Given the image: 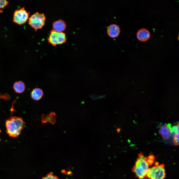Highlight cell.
Returning a JSON list of instances; mask_svg holds the SVG:
<instances>
[{
	"label": "cell",
	"instance_id": "cell-1",
	"mask_svg": "<svg viewBox=\"0 0 179 179\" xmlns=\"http://www.w3.org/2000/svg\"><path fill=\"white\" fill-rule=\"evenodd\" d=\"M6 132L11 137L18 136L25 125V122L20 117L12 116L5 121Z\"/></svg>",
	"mask_w": 179,
	"mask_h": 179
},
{
	"label": "cell",
	"instance_id": "cell-2",
	"mask_svg": "<svg viewBox=\"0 0 179 179\" xmlns=\"http://www.w3.org/2000/svg\"><path fill=\"white\" fill-rule=\"evenodd\" d=\"M138 156L132 170L139 179H143L146 176L149 165L146 161L147 157L144 156L142 152L138 154Z\"/></svg>",
	"mask_w": 179,
	"mask_h": 179
},
{
	"label": "cell",
	"instance_id": "cell-3",
	"mask_svg": "<svg viewBox=\"0 0 179 179\" xmlns=\"http://www.w3.org/2000/svg\"><path fill=\"white\" fill-rule=\"evenodd\" d=\"M164 167V164H162L149 168L146 177L149 179H164L166 173Z\"/></svg>",
	"mask_w": 179,
	"mask_h": 179
},
{
	"label": "cell",
	"instance_id": "cell-4",
	"mask_svg": "<svg viewBox=\"0 0 179 179\" xmlns=\"http://www.w3.org/2000/svg\"><path fill=\"white\" fill-rule=\"evenodd\" d=\"M46 18L44 14L37 12L29 18L28 22L30 26L35 31L41 29L44 26Z\"/></svg>",
	"mask_w": 179,
	"mask_h": 179
},
{
	"label": "cell",
	"instance_id": "cell-5",
	"mask_svg": "<svg viewBox=\"0 0 179 179\" xmlns=\"http://www.w3.org/2000/svg\"><path fill=\"white\" fill-rule=\"evenodd\" d=\"M47 40L49 44L53 46H56L65 43L67 37L64 32H58L53 30L51 31Z\"/></svg>",
	"mask_w": 179,
	"mask_h": 179
},
{
	"label": "cell",
	"instance_id": "cell-6",
	"mask_svg": "<svg viewBox=\"0 0 179 179\" xmlns=\"http://www.w3.org/2000/svg\"><path fill=\"white\" fill-rule=\"evenodd\" d=\"M29 13L25 10L24 7L15 10L13 14V22L19 25L25 24L28 19Z\"/></svg>",
	"mask_w": 179,
	"mask_h": 179
},
{
	"label": "cell",
	"instance_id": "cell-7",
	"mask_svg": "<svg viewBox=\"0 0 179 179\" xmlns=\"http://www.w3.org/2000/svg\"><path fill=\"white\" fill-rule=\"evenodd\" d=\"M107 32L110 37L113 38H115L118 37L119 35L120 29L117 24H111L108 27Z\"/></svg>",
	"mask_w": 179,
	"mask_h": 179
},
{
	"label": "cell",
	"instance_id": "cell-8",
	"mask_svg": "<svg viewBox=\"0 0 179 179\" xmlns=\"http://www.w3.org/2000/svg\"><path fill=\"white\" fill-rule=\"evenodd\" d=\"M136 37L137 39L141 42H145L148 40L150 37V33L147 29L142 28L137 32Z\"/></svg>",
	"mask_w": 179,
	"mask_h": 179
},
{
	"label": "cell",
	"instance_id": "cell-9",
	"mask_svg": "<svg viewBox=\"0 0 179 179\" xmlns=\"http://www.w3.org/2000/svg\"><path fill=\"white\" fill-rule=\"evenodd\" d=\"M171 126L170 124L167 125H163L159 130V133L164 139H168L170 137L171 133Z\"/></svg>",
	"mask_w": 179,
	"mask_h": 179
},
{
	"label": "cell",
	"instance_id": "cell-10",
	"mask_svg": "<svg viewBox=\"0 0 179 179\" xmlns=\"http://www.w3.org/2000/svg\"><path fill=\"white\" fill-rule=\"evenodd\" d=\"M56 115L55 113L53 112H50L48 114H43L41 116L42 123L49 122L52 124H54L56 122Z\"/></svg>",
	"mask_w": 179,
	"mask_h": 179
},
{
	"label": "cell",
	"instance_id": "cell-11",
	"mask_svg": "<svg viewBox=\"0 0 179 179\" xmlns=\"http://www.w3.org/2000/svg\"><path fill=\"white\" fill-rule=\"evenodd\" d=\"M53 30L58 32H62L65 29L66 25L63 20H59L54 22L53 24Z\"/></svg>",
	"mask_w": 179,
	"mask_h": 179
},
{
	"label": "cell",
	"instance_id": "cell-12",
	"mask_svg": "<svg viewBox=\"0 0 179 179\" xmlns=\"http://www.w3.org/2000/svg\"><path fill=\"white\" fill-rule=\"evenodd\" d=\"M44 92L43 90L39 88H36L32 91L31 96L32 98L35 101L41 99L43 96Z\"/></svg>",
	"mask_w": 179,
	"mask_h": 179
},
{
	"label": "cell",
	"instance_id": "cell-13",
	"mask_svg": "<svg viewBox=\"0 0 179 179\" xmlns=\"http://www.w3.org/2000/svg\"><path fill=\"white\" fill-rule=\"evenodd\" d=\"M15 91L16 93H23L26 89L25 85L22 81H18L15 82L13 86Z\"/></svg>",
	"mask_w": 179,
	"mask_h": 179
},
{
	"label": "cell",
	"instance_id": "cell-14",
	"mask_svg": "<svg viewBox=\"0 0 179 179\" xmlns=\"http://www.w3.org/2000/svg\"><path fill=\"white\" fill-rule=\"evenodd\" d=\"M42 179H59L58 177L54 175L52 173H48L45 176L43 177Z\"/></svg>",
	"mask_w": 179,
	"mask_h": 179
},
{
	"label": "cell",
	"instance_id": "cell-15",
	"mask_svg": "<svg viewBox=\"0 0 179 179\" xmlns=\"http://www.w3.org/2000/svg\"><path fill=\"white\" fill-rule=\"evenodd\" d=\"M179 133L176 134L173 137V140L174 144L178 145L179 144Z\"/></svg>",
	"mask_w": 179,
	"mask_h": 179
},
{
	"label": "cell",
	"instance_id": "cell-16",
	"mask_svg": "<svg viewBox=\"0 0 179 179\" xmlns=\"http://www.w3.org/2000/svg\"><path fill=\"white\" fill-rule=\"evenodd\" d=\"M8 3V1L6 0H0V9L4 8Z\"/></svg>",
	"mask_w": 179,
	"mask_h": 179
},
{
	"label": "cell",
	"instance_id": "cell-17",
	"mask_svg": "<svg viewBox=\"0 0 179 179\" xmlns=\"http://www.w3.org/2000/svg\"><path fill=\"white\" fill-rule=\"evenodd\" d=\"M146 161L148 164L149 166H151L153 163L154 160L148 159L147 157L146 160Z\"/></svg>",
	"mask_w": 179,
	"mask_h": 179
},
{
	"label": "cell",
	"instance_id": "cell-18",
	"mask_svg": "<svg viewBox=\"0 0 179 179\" xmlns=\"http://www.w3.org/2000/svg\"><path fill=\"white\" fill-rule=\"evenodd\" d=\"M147 157L148 159L153 160H154L155 159V157L154 155L152 154L150 155Z\"/></svg>",
	"mask_w": 179,
	"mask_h": 179
},
{
	"label": "cell",
	"instance_id": "cell-19",
	"mask_svg": "<svg viewBox=\"0 0 179 179\" xmlns=\"http://www.w3.org/2000/svg\"><path fill=\"white\" fill-rule=\"evenodd\" d=\"M116 130L118 133H120V131L121 130V129L120 128L118 127L116 129Z\"/></svg>",
	"mask_w": 179,
	"mask_h": 179
},
{
	"label": "cell",
	"instance_id": "cell-20",
	"mask_svg": "<svg viewBox=\"0 0 179 179\" xmlns=\"http://www.w3.org/2000/svg\"><path fill=\"white\" fill-rule=\"evenodd\" d=\"M179 123H178L176 126L177 127V130L178 131V132L179 133Z\"/></svg>",
	"mask_w": 179,
	"mask_h": 179
},
{
	"label": "cell",
	"instance_id": "cell-21",
	"mask_svg": "<svg viewBox=\"0 0 179 179\" xmlns=\"http://www.w3.org/2000/svg\"></svg>",
	"mask_w": 179,
	"mask_h": 179
},
{
	"label": "cell",
	"instance_id": "cell-22",
	"mask_svg": "<svg viewBox=\"0 0 179 179\" xmlns=\"http://www.w3.org/2000/svg\"></svg>",
	"mask_w": 179,
	"mask_h": 179
}]
</instances>
